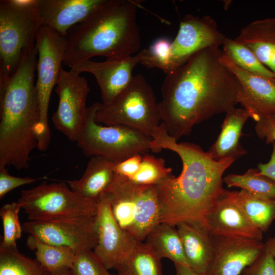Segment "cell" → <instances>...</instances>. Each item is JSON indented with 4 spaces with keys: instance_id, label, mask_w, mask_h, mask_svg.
Wrapping results in <instances>:
<instances>
[{
    "instance_id": "cell-24",
    "label": "cell",
    "mask_w": 275,
    "mask_h": 275,
    "mask_svg": "<svg viewBox=\"0 0 275 275\" xmlns=\"http://www.w3.org/2000/svg\"><path fill=\"white\" fill-rule=\"evenodd\" d=\"M176 226L165 223L157 225L145 240L162 259H170L174 264L188 266L182 242Z\"/></svg>"
},
{
    "instance_id": "cell-26",
    "label": "cell",
    "mask_w": 275,
    "mask_h": 275,
    "mask_svg": "<svg viewBox=\"0 0 275 275\" xmlns=\"http://www.w3.org/2000/svg\"><path fill=\"white\" fill-rule=\"evenodd\" d=\"M236 199L252 224L263 232H266L275 220V200L242 189L236 191Z\"/></svg>"
},
{
    "instance_id": "cell-19",
    "label": "cell",
    "mask_w": 275,
    "mask_h": 275,
    "mask_svg": "<svg viewBox=\"0 0 275 275\" xmlns=\"http://www.w3.org/2000/svg\"><path fill=\"white\" fill-rule=\"evenodd\" d=\"M105 0H37L41 23L66 37L71 28L85 20Z\"/></svg>"
},
{
    "instance_id": "cell-36",
    "label": "cell",
    "mask_w": 275,
    "mask_h": 275,
    "mask_svg": "<svg viewBox=\"0 0 275 275\" xmlns=\"http://www.w3.org/2000/svg\"><path fill=\"white\" fill-rule=\"evenodd\" d=\"M43 179L30 177H20L10 175L6 167L0 168V199L13 189L21 186L33 183Z\"/></svg>"
},
{
    "instance_id": "cell-39",
    "label": "cell",
    "mask_w": 275,
    "mask_h": 275,
    "mask_svg": "<svg viewBox=\"0 0 275 275\" xmlns=\"http://www.w3.org/2000/svg\"><path fill=\"white\" fill-rule=\"evenodd\" d=\"M272 151L269 160L267 163H259L258 169L263 174L275 181V142L272 143Z\"/></svg>"
},
{
    "instance_id": "cell-12",
    "label": "cell",
    "mask_w": 275,
    "mask_h": 275,
    "mask_svg": "<svg viewBox=\"0 0 275 275\" xmlns=\"http://www.w3.org/2000/svg\"><path fill=\"white\" fill-rule=\"evenodd\" d=\"M22 226L23 232L42 242L70 248L76 252L94 250L98 242L95 217L29 221Z\"/></svg>"
},
{
    "instance_id": "cell-1",
    "label": "cell",
    "mask_w": 275,
    "mask_h": 275,
    "mask_svg": "<svg viewBox=\"0 0 275 275\" xmlns=\"http://www.w3.org/2000/svg\"><path fill=\"white\" fill-rule=\"evenodd\" d=\"M222 54L219 47L204 49L166 74L158 105L161 123L177 141L238 103L240 83L222 61Z\"/></svg>"
},
{
    "instance_id": "cell-28",
    "label": "cell",
    "mask_w": 275,
    "mask_h": 275,
    "mask_svg": "<svg viewBox=\"0 0 275 275\" xmlns=\"http://www.w3.org/2000/svg\"><path fill=\"white\" fill-rule=\"evenodd\" d=\"M223 182L229 187H239L252 194L275 200V181L258 168L250 169L242 174H228L223 178Z\"/></svg>"
},
{
    "instance_id": "cell-23",
    "label": "cell",
    "mask_w": 275,
    "mask_h": 275,
    "mask_svg": "<svg viewBox=\"0 0 275 275\" xmlns=\"http://www.w3.org/2000/svg\"><path fill=\"white\" fill-rule=\"evenodd\" d=\"M114 162L103 157L92 156L81 178L67 183L79 195L98 203L114 180Z\"/></svg>"
},
{
    "instance_id": "cell-32",
    "label": "cell",
    "mask_w": 275,
    "mask_h": 275,
    "mask_svg": "<svg viewBox=\"0 0 275 275\" xmlns=\"http://www.w3.org/2000/svg\"><path fill=\"white\" fill-rule=\"evenodd\" d=\"M21 209L18 202L4 204L0 209V216L3 228V237L1 246L15 248L16 240L19 239L23 231L19 219V212Z\"/></svg>"
},
{
    "instance_id": "cell-16",
    "label": "cell",
    "mask_w": 275,
    "mask_h": 275,
    "mask_svg": "<svg viewBox=\"0 0 275 275\" xmlns=\"http://www.w3.org/2000/svg\"><path fill=\"white\" fill-rule=\"evenodd\" d=\"M213 239V254L206 275H240L264 249L262 240L254 239L222 236Z\"/></svg>"
},
{
    "instance_id": "cell-22",
    "label": "cell",
    "mask_w": 275,
    "mask_h": 275,
    "mask_svg": "<svg viewBox=\"0 0 275 275\" xmlns=\"http://www.w3.org/2000/svg\"><path fill=\"white\" fill-rule=\"evenodd\" d=\"M234 39L249 47L275 74V17L252 21Z\"/></svg>"
},
{
    "instance_id": "cell-6",
    "label": "cell",
    "mask_w": 275,
    "mask_h": 275,
    "mask_svg": "<svg viewBox=\"0 0 275 275\" xmlns=\"http://www.w3.org/2000/svg\"><path fill=\"white\" fill-rule=\"evenodd\" d=\"M37 0L0 1V75L11 76L35 46Z\"/></svg>"
},
{
    "instance_id": "cell-35",
    "label": "cell",
    "mask_w": 275,
    "mask_h": 275,
    "mask_svg": "<svg viewBox=\"0 0 275 275\" xmlns=\"http://www.w3.org/2000/svg\"><path fill=\"white\" fill-rule=\"evenodd\" d=\"M241 275H275V259L264 249L255 260L243 269Z\"/></svg>"
},
{
    "instance_id": "cell-29",
    "label": "cell",
    "mask_w": 275,
    "mask_h": 275,
    "mask_svg": "<svg viewBox=\"0 0 275 275\" xmlns=\"http://www.w3.org/2000/svg\"><path fill=\"white\" fill-rule=\"evenodd\" d=\"M222 47L223 54L239 68L253 74L275 78V74L245 45L234 39L226 37Z\"/></svg>"
},
{
    "instance_id": "cell-15",
    "label": "cell",
    "mask_w": 275,
    "mask_h": 275,
    "mask_svg": "<svg viewBox=\"0 0 275 275\" xmlns=\"http://www.w3.org/2000/svg\"><path fill=\"white\" fill-rule=\"evenodd\" d=\"M236 191L224 189L202 221L213 236L262 240L263 232L247 218L236 199Z\"/></svg>"
},
{
    "instance_id": "cell-38",
    "label": "cell",
    "mask_w": 275,
    "mask_h": 275,
    "mask_svg": "<svg viewBox=\"0 0 275 275\" xmlns=\"http://www.w3.org/2000/svg\"><path fill=\"white\" fill-rule=\"evenodd\" d=\"M255 130L257 136L265 140L267 144L275 142V119L263 118L256 122Z\"/></svg>"
},
{
    "instance_id": "cell-40",
    "label": "cell",
    "mask_w": 275,
    "mask_h": 275,
    "mask_svg": "<svg viewBox=\"0 0 275 275\" xmlns=\"http://www.w3.org/2000/svg\"><path fill=\"white\" fill-rule=\"evenodd\" d=\"M175 275H206L205 273H199L193 270L187 266L174 264Z\"/></svg>"
},
{
    "instance_id": "cell-4",
    "label": "cell",
    "mask_w": 275,
    "mask_h": 275,
    "mask_svg": "<svg viewBox=\"0 0 275 275\" xmlns=\"http://www.w3.org/2000/svg\"><path fill=\"white\" fill-rule=\"evenodd\" d=\"M138 6L134 1L105 0L69 31L63 65L71 68L96 56L118 60L138 52L141 45Z\"/></svg>"
},
{
    "instance_id": "cell-41",
    "label": "cell",
    "mask_w": 275,
    "mask_h": 275,
    "mask_svg": "<svg viewBox=\"0 0 275 275\" xmlns=\"http://www.w3.org/2000/svg\"><path fill=\"white\" fill-rule=\"evenodd\" d=\"M264 249L270 253L275 259V236L270 237L266 241Z\"/></svg>"
},
{
    "instance_id": "cell-44",
    "label": "cell",
    "mask_w": 275,
    "mask_h": 275,
    "mask_svg": "<svg viewBox=\"0 0 275 275\" xmlns=\"http://www.w3.org/2000/svg\"><path fill=\"white\" fill-rule=\"evenodd\" d=\"M274 119H275V118H274Z\"/></svg>"
},
{
    "instance_id": "cell-37",
    "label": "cell",
    "mask_w": 275,
    "mask_h": 275,
    "mask_svg": "<svg viewBox=\"0 0 275 275\" xmlns=\"http://www.w3.org/2000/svg\"><path fill=\"white\" fill-rule=\"evenodd\" d=\"M143 158V154H136L125 160L115 163V175L132 178L139 171Z\"/></svg>"
},
{
    "instance_id": "cell-5",
    "label": "cell",
    "mask_w": 275,
    "mask_h": 275,
    "mask_svg": "<svg viewBox=\"0 0 275 275\" xmlns=\"http://www.w3.org/2000/svg\"><path fill=\"white\" fill-rule=\"evenodd\" d=\"M105 193L117 223L137 240L143 242L160 223V205L156 185L137 184L115 175Z\"/></svg>"
},
{
    "instance_id": "cell-7",
    "label": "cell",
    "mask_w": 275,
    "mask_h": 275,
    "mask_svg": "<svg viewBox=\"0 0 275 275\" xmlns=\"http://www.w3.org/2000/svg\"><path fill=\"white\" fill-rule=\"evenodd\" d=\"M95 119L104 125L125 126L151 138L161 121L153 90L142 74L133 76L111 103H100Z\"/></svg>"
},
{
    "instance_id": "cell-21",
    "label": "cell",
    "mask_w": 275,
    "mask_h": 275,
    "mask_svg": "<svg viewBox=\"0 0 275 275\" xmlns=\"http://www.w3.org/2000/svg\"><path fill=\"white\" fill-rule=\"evenodd\" d=\"M226 114L221 132L207 152L217 161L227 158L235 161L246 153L240 139L243 127L250 116L244 108L235 107Z\"/></svg>"
},
{
    "instance_id": "cell-9",
    "label": "cell",
    "mask_w": 275,
    "mask_h": 275,
    "mask_svg": "<svg viewBox=\"0 0 275 275\" xmlns=\"http://www.w3.org/2000/svg\"><path fill=\"white\" fill-rule=\"evenodd\" d=\"M35 46L38 57L36 88L40 114L37 149L45 151L51 140L48 119L49 101L52 90L63 70L66 38L50 27L42 25L37 32Z\"/></svg>"
},
{
    "instance_id": "cell-13",
    "label": "cell",
    "mask_w": 275,
    "mask_h": 275,
    "mask_svg": "<svg viewBox=\"0 0 275 275\" xmlns=\"http://www.w3.org/2000/svg\"><path fill=\"white\" fill-rule=\"evenodd\" d=\"M95 225L98 242L93 252L108 270L115 269L131 252L138 240L117 223L105 192L98 202Z\"/></svg>"
},
{
    "instance_id": "cell-17",
    "label": "cell",
    "mask_w": 275,
    "mask_h": 275,
    "mask_svg": "<svg viewBox=\"0 0 275 275\" xmlns=\"http://www.w3.org/2000/svg\"><path fill=\"white\" fill-rule=\"evenodd\" d=\"M223 63L234 74L240 85L238 103L256 122L275 118V78L253 74L234 65L223 52Z\"/></svg>"
},
{
    "instance_id": "cell-31",
    "label": "cell",
    "mask_w": 275,
    "mask_h": 275,
    "mask_svg": "<svg viewBox=\"0 0 275 275\" xmlns=\"http://www.w3.org/2000/svg\"><path fill=\"white\" fill-rule=\"evenodd\" d=\"M172 171L163 158L144 153L139 171L129 180L137 184L156 185L171 176Z\"/></svg>"
},
{
    "instance_id": "cell-18",
    "label": "cell",
    "mask_w": 275,
    "mask_h": 275,
    "mask_svg": "<svg viewBox=\"0 0 275 275\" xmlns=\"http://www.w3.org/2000/svg\"><path fill=\"white\" fill-rule=\"evenodd\" d=\"M143 56L142 49L135 55L122 60H106L103 62L89 60L70 69L79 73L92 74L99 86L101 103L108 104L130 84L133 77L132 71L137 64L141 63Z\"/></svg>"
},
{
    "instance_id": "cell-10",
    "label": "cell",
    "mask_w": 275,
    "mask_h": 275,
    "mask_svg": "<svg viewBox=\"0 0 275 275\" xmlns=\"http://www.w3.org/2000/svg\"><path fill=\"white\" fill-rule=\"evenodd\" d=\"M17 202L28 214L29 221L95 217L98 206V203L73 191L65 182H43L23 190Z\"/></svg>"
},
{
    "instance_id": "cell-27",
    "label": "cell",
    "mask_w": 275,
    "mask_h": 275,
    "mask_svg": "<svg viewBox=\"0 0 275 275\" xmlns=\"http://www.w3.org/2000/svg\"><path fill=\"white\" fill-rule=\"evenodd\" d=\"M26 244L35 252L37 260L49 273L71 267L76 251L66 247L42 242L29 235Z\"/></svg>"
},
{
    "instance_id": "cell-14",
    "label": "cell",
    "mask_w": 275,
    "mask_h": 275,
    "mask_svg": "<svg viewBox=\"0 0 275 275\" xmlns=\"http://www.w3.org/2000/svg\"><path fill=\"white\" fill-rule=\"evenodd\" d=\"M226 37L219 31L215 20L211 17L185 15L172 42L171 72L184 64L197 52L222 46Z\"/></svg>"
},
{
    "instance_id": "cell-3",
    "label": "cell",
    "mask_w": 275,
    "mask_h": 275,
    "mask_svg": "<svg viewBox=\"0 0 275 275\" xmlns=\"http://www.w3.org/2000/svg\"><path fill=\"white\" fill-rule=\"evenodd\" d=\"M37 54L31 52L11 76L0 75V168L30 167L37 148L39 106L35 72Z\"/></svg>"
},
{
    "instance_id": "cell-20",
    "label": "cell",
    "mask_w": 275,
    "mask_h": 275,
    "mask_svg": "<svg viewBox=\"0 0 275 275\" xmlns=\"http://www.w3.org/2000/svg\"><path fill=\"white\" fill-rule=\"evenodd\" d=\"M176 227L188 267L205 273L213 254V236L200 222H182Z\"/></svg>"
},
{
    "instance_id": "cell-34",
    "label": "cell",
    "mask_w": 275,
    "mask_h": 275,
    "mask_svg": "<svg viewBox=\"0 0 275 275\" xmlns=\"http://www.w3.org/2000/svg\"><path fill=\"white\" fill-rule=\"evenodd\" d=\"M70 270L73 275H110L108 269L91 250L76 252Z\"/></svg>"
},
{
    "instance_id": "cell-2",
    "label": "cell",
    "mask_w": 275,
    "mask_h": 275,
    "mask_svg": "<svg viewBox=\"0 0 275 275\" xmlns=\"http://www.w3.org/2000/svg\"><path fill=\"white\" fill-rule=\"evenodd\" d=\"M151 138L150 150L172 151L182 163L178 177L172 174L156 185L160 205V223L174 226L182 222L202 223L224 189V173L235 160L217 161L197 145L178 143L169 135L162 123Z\"/></svg>"
},
{
    "instance_id": "cell-33",
    "label": "cell",
    "mask_w": 275,
    "mask_h": 275,
    "mask_svg": "<svg viewBox=\"0 0 275 275\" xmlns=\"http://www.w3.org/2000/svg\"><path fill=\"white\" fill-rule=\"evenodd\" d=\"M172 42L166 38H160L154 41L147 49H143V56L141 63L147 68H157L166 74L171 71Z\"/></svg>"
},
{
    "instance_id": "cell-43",
    "label": "cell",
    "mask_w": 275,
    "mask_h": 275,
    "mask_svg": "<svg viewBox=\"0 0 275 275\" xmlns=\"http://www.w3.org/2000/svg\"><path fill=\"white\" fill-rule=\"evenodd\" d=\"M110 275H116V274H110Z\"/></svg>"
},
{
    "instance_id": "cell-11",
    "label": "cell",
    "mask_w": 275,
    "mask_h": 275,
    "mask_svg": "<svg viewBox=\"0 0 275 275\" xmlns=\"http://www.w3.org/2000/svg\"><path fill=\"white\" fill-rule=\"evenodd\" d=\"M72 69H63L56 92L59 97L57 110L52 117L54 127L70 141L77 142L85 121L86 101L90 91L85 77Z\"/></svg>"
},
{
    "instance_id": "cell-42",
    "label": "cell",
    "mask_w": 275,
    "mask_h": 275,
    "mask_svg": "<svg viewBox=\"0 0 275 275\" xmlns=\"http://www.w3.org/2000/svg\"><path fill=\"white\" fill-rule=\"evenodd\" d=\"M50 275H73L70 269H62L50 273Z\"/></svg>"
},
{
    "instance_id": "cell-8",
    "label": "cell",
    "mask_w": 275,
    "mask_h": 275,
    "mask_svg": "<svg viewBox=\"0 0 275 275\" xmlns=\"http://www.w3.org/2000/svg\"><path fill=\"white\" fill-rule=\"evenodd\" d=\"M99 104L96 102L88 107L76 142L86 156H101L117 163L150 150L152 138L140 131L123 125H104L96 122L95 117Z\"/></svg>"
},
{
    "instance_id": "cell-25",
    "label": "cell",
    "mask_w": 275,
    "mask_h": 275,
    "mask_svg": "<svg viewBox=\"0 0 275 275\" xmlns=\"http://www.w3.org/2000/svg\"><path fill=\"white\" fill-rule=\"evenodd\" d=\"M161 260L149 244L138 241L116 268V275H163Z\"/></svg>"
},
{
    "instance_id": "cell-30",
    "label": "cell",
    "mask_w": 275,
    "mask_h": 275,
    "mask_svg": "<svg viewBox=\"0 0 275 275\" xmlns=\"http://www.w3.org/2000/svg\"><path fill=\"white\" fill-rule=\"evenodd\" d=\"M0 275H50L37 260L24 256L17 247L0 245Z\"/></svg>"
}]
</instances>
